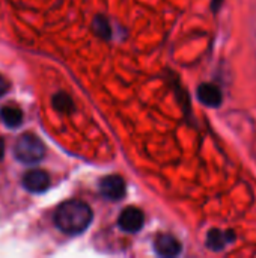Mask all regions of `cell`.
Segmentation results:
<instances>
[{"mask_svg":"<svg viewBox=\"0 0 256 258\" xmlns=\"http://www.w3.org/2000/svg\"><path fill=\"white\" fill-rule=\"evenodd\" d=\"M92 218V210L86 203L71 200L57 207L54 213V224L62 233L75 236L81 234L91 225Z\"/></svg>","mask_w":256,"mask_h":258,"instance_id":"obj_1","label":"cell"},{"mask_svg":"<svg viewBox=\"0 0 256 258\" xmlns=\"http://www.w3.org/2000/svg\"><path fill=\"white\" fill-rule=\"evenodd\" d=\"M14 156L24 165H33L44 159L45 147L35 135H23L14 145Z\"/></svg>","mask_w":256,"mask_h":258,"instance_id":"obj_2","label":"cell"},{"mask_svg":"<svg viewBox=\"0 0 256 258\" xmlns=\"http://www.w3.org/2000/svg\"><path fill=\"white\" fill-rule=\"evenodd\" d=\"M100 194L110 201H119L125 195V181L119 175H109L100 181Z\"/></svg>","mask_w":256,"mask_h":258,"instance_id":"obj_3","label":"cell"},{"mask_svg":"<svg viewBox=\"0 0 256 258\" xmlns=\"http://www.w3.org/2000/svg\"><path fill=\"white\" fill-rule=\"evenodd\" d=\"M23 186L26 190H29L32 194H42L50 187V177L47 172H44L41 169H32L24 174Z\"/></svg>","mask_w":256,"mask_h":258,"instance_id":"obj_4","label":"cell"},{"mask_svg":"<svg viewBox=\"0 0 256 258\" xmlns=\"http://www.w3.org/2000/svg\"><path fill=\"white\" fill-rule=\"evenodd\" d=\"M119 227L121 230H124L125 233H137L142 230L143 222H145V216L139 209L134 207H127L121 215H119Z\"/></svg>","mask_w":256,"mask_h":258,"instance_id":"obj_5","label":"cell"},{"mask_svg":"<svg viewBox=\"0 0 256 258\" xmlns=\"http://www.w3.org/2000/svg\"><path fill=\"white\" fill-rule=\"evenodd\" d=\"M154 249L161 257H175L181 252V245L174 236L160 234L154 240Z\"/></svg>","mask_w":256,"mask_h":258,"instance_id":"obj_6","label":"cell"},{"mask_svg":"<svg viewBox=\"0 0 256 258\" xmlns=\"http://www.w3.org/2000/svg\"><path fill=\"white\" fill-rule=\"evenodd\" d=\"M198 98L201 103H204L210 107H217L222 103V92L216 85L204 83L198 89Z\"/></svg>","mask_w":256,"mask_h":258,"instance_id":"obj_7","label":"cell"},{"mask_svg":"<svg viewBox=\"0 0 256 258\" xmlns=\"http://www.w3.org/2000/svg\"><path fill=\"white\" fill-rule=\"evenodd\" d=\"M232 240H234V233H231V231H222V230H211L208 233L207 245L213 251H220L228 243H231Z\"/></svg>","mask_w":256,"mask_h":258,"instance_id":"obj_8","label":"cell"},{"mask_svg":"<svg viewBox=\"0 0 256 258\" xmlns=\"http://www.w3.org/2000/svg\"><path fill=\"white\" fill-rule=\"evenodd\" d=\"M0 118L8 127H17L23 121V112L15 106H5L0 110Z\"/></svg>","mask_w":256,"mask_h":258,"instance_id":"obj_9","label":"cell"},{"mask_svg":"<svg viewBox=\"0 0 256 258\" xmlns=\"http://www.w3.org/2000/svg\"><path fill=\"white\" fill-rule=\"evenodd\" d=\"M53 101H54V107H56L57 110H62V112H65V110H68V109L72 107V103H71L69 97L65 95V94H57V95L53 98Z\"/></svg>","mask_w":256,"mask_h":258,"instance_id":"obj_10","label":"cell"},{"mask_svg":"<svg viewBox=\"0 0 256 258\" xmlns=\"http://www.w3.org/2000/svg\"><path fill=\"white\" fill-rule=\"evenodd\" d=\"M6 91H8V82L0 76V97H2L3 94H6Z\"/></svg>","mask_w":256,"mask_h":258,"instance_id":"obj_11","label":"cell"},{"mask_svg":"<svg viewBox=\"0 0 256 258\" xmlns=\"http://www.w3.org/2000/svg\"><path fill=\"white\" fill-rule=\"evenodd\" d=\"M3 156H5V142H3V139L0 138V160L3 159Z\"/></svg>","mask_w":256,"mask_h":258,"instance_id":"obj_12","label":"cell"}]
</instances>
